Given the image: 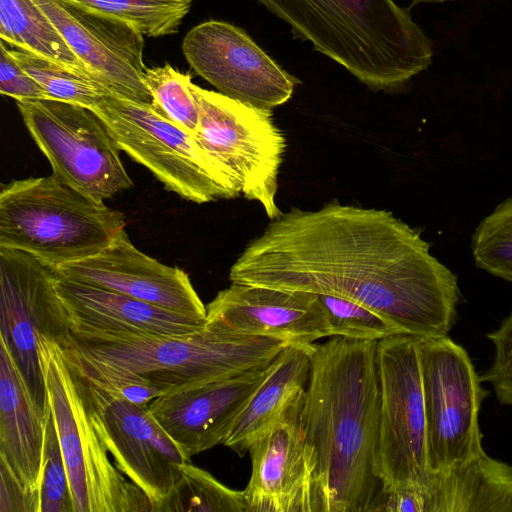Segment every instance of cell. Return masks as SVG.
Wrapping results in <instances>:
<instances>
[{"label":"cell","mask_w":512,"mask_h":512,"mask_svg":"<svg viewBox=\"0 0 512 512\" xmlns=\"http://www.w3.org/2000/svg\"><path fill=\"white\" fill-rule=\"evenodd\" d=\"M0 93L15 101L51 99L15 60L3 41L0 42Z\"/></svg>","instance_id":"obj_34"},{"label":"cell","mask_w":512,"mask_h":512,"mask_svg":"<svg viewBox=\"0 0 512 512\" xmlns=\"http://www.w3.org/2000/svg\"><path fill=\"white\" fill-rule=\"evenodd\" d=\"M380 423L375 471L383 491L425 488L427 431L420 363V338L398 334L377 341Z\"/></svg>","instance_id":"obj_8"},{"label":"cell","mask_w":512,"mask_h":512,"mask_svg":"<svg viewBox=\"0 0 512 512\" xmlns=\"http://www.w3.org/2000/svg\"><path fill=\"white\" fill-rule=\"evenodd\" d=\"M92 110L104 121L121 151L180 197L203 204L241 194L233 173L152 104L108 95Z\"/></svg>","instance_id":"obj_7"},{"label":"cell","mask_w":512,"mask_h":512,"mask_svg":"<svg viewBox=\"0 0 512 512\" xmlns=\"http://www.w3.org/2000/svg\"><path fill=\"white\" fill-rule=\"evenodd\" d=\"M191 91L199 110L195 141L233 173L245 198L258 202L270 220L279 217L276 195L286 140L271 110L193 82Z\"/></svg>","instance_id":"obj_11"},{"label":"cell","mask_w":512,"mask_h":512,"mask_svg":"<svg viewBox=\"0 0 512 512\" xmlns=\"http://www.w3.org/2000/svg\"><path fill=\"white\" fill-rule=\"evenodd\" d=\"M447 0H412L413 3H437V2H444Z\"/></svg>","instance_id":"obj_36"},{"label":"cell","mask_w":512,"mask_h":512,"mask_svg":"<svg viewBox=\"0 0 512 512\" xmlns=\"http://www.w3.org/2000/svg\"><path fill=\"white\" fill-rule=\"evenodd\" d=\"M58 275L57 268L27 252L0 247V340L44 413L48 396L41 347L64 346L71 335L56 290Z\"/></svg>","instance_id":"obj_9"},{"label":"cell","mask_w":512,"mask_h":512,"mask_svg":"<svg viewBox=\"0 0 512 512\" xmlns=\"http://www.w3.org/2000/svg\"><path fill=\"white\" fill-rule=\"evenodd\" d=\"M126 217L52 174L1 186L0 247L27 252L55 268L104 250Z\"/></svg>","instance_id":"obj_4"},{"label":"cell","mask_w":512,"mask_h":512,"mask_svg":"<svg viewBox=\"0 0 512 512\" xmlns=\"http://www.w3.org/2000/svg\"><path fill=\"white\" fill-rule=\"evenodd\" d=\"M60 276L179 313L206 318L188 274L140 251L125 229L100 253L57 268Z\"/></svg>","instance_id":"obj_18"},{"label":"cell","mask_w":512,"mask_h":512,"mask_svg":"<svg viewBox=\"0 0 512 512\" xmlns=\"http://www.w3.org/2000/svg\"><path fill=\"white\" fill-rule=\"evenodd\" d=\"M15 102L59 181L99 202L133 186L121 149L94 110L51 99Z\"/></svg>","instance_id":"obj_10"},{"label":"cell","mask_w":512,"mask_h":512,"mask_svg":"<svg viewBox=\"0 0 512 512\" xmlns=\"http://www.w3.org/2000/svg\"><path fill=\"white\" fill-rule=\"evenodd\" d=\"M89 75L111 95L152 104L144 83V35L119 18L62 0H32Z\"/></svg>","instance_id":"obj_15"},{"label":"cell","mask_w":512,"mask_h":512,"mask_svg":"<svg viewBox=\"0 0 512 512\" xmlns=\"http://www.w3.org/2000/svg\"><path fill=\"white\" fill-rule=\"evenodd\" d=\"M231 283L334 295L379 313L405 334L448 336L458 278L392 212L330 202L271 220L230 268Z\"/></svg>","instance_id":"obj_1"},{"label":"cell","mask_w":512,"mask_h":512,"mask_svg":"<svg viewBox=\"0 0 512 512\" xmlns=\"http://www.w3.org/2000/svg\"><path fill=\"white\" fill-rule=\"evenodd\" d=\"M205 326L232 335L310 344L332 337L317 294L231 283L206 306Z\"/></svg>","instance_id":"obj_17"},{"label":"cell","mask_w":512,"mask_h":512,"mask_svg":"<svg viewBox=\"0 0 512 512\" xmlns=\"http://www.w3.org/2000/svg\"><path fill=\"white\" fill-rule=\"evenodd\" d=\"M39 492L27 489L11 472L0 462V512H39Z\"/></svg>","instance_id":"obj_35"},{"label":"cell","mask_w":512,"mask_h":512,"mask_svg":"<svg viewBox=\"0 0 512 512\" xmlns=\"http://www.w3.org/2000/svg\"><path fill=\"white\" fill-rule=\"evenodd\" d=\"M273 361L240 374L170 391L152 400L148 410L191 458L223 444L270 373Z\"/></svg>","instance_id":"obj_16"},{"label":"cell","mask_w":512,"mask_h":512,"mask_svg":"<svg viewBox=\"0 0 512 512\" xmlns=\"http://www.w3.org/2000/svg\"><path fill=\"white\" fill-rule=\"evenodd\" d=\"M425 512H512V465L484 451L432 474Z\"/></svg>","instance_id":"obj_22"},{"label":"cell","mask_w":512,"mask_h":512,"mask_svg":"<svg viewBox=\"0 0 512 512\" xmlns=\"http://www.w3.org/2000/svg\"><path fill=\"white\" fill-rule=\"evenodd\" d=\"M486 337L494 346V358L480 380L491 384L500 404L512 406V312Z\"/></svg>","instance_id":"obj_33"},{"label":"cell","mask_w":512,"mask_h":512,"mask_svg":"<svg viewBox=\"0 0 512 512\" xmlns=\"http://www.w3.org/2000/svg\"><path fill=\"white\" fill-rule=\"evenodd\" d=\"M315 344H292L274 358L273 367L229 432L223 445L243 457L292 401L306 390Z\"/></svg>","instance_id":"obj_23"},{"label":"cell","mask_w":512,"mask_h":512,"mask_svg":"<svg viewBox=\"0 0 512 512\" xmlns=\"http://www.w3.org/2000/svg\"><path fill=\"white\" fill-rule=\"evenodd\" d=\"M256 1L372 91H401L432 63V41L395 0Z\"/></svg>","instance_id":"obj_3"},{"label":"cell","mask_w":512,"mask_h":512,"mask_svg":"<svg viewBox=\"0 0 512 512\" xmlns=\"http://www.w3.org/2000/svg\"><path fill=\"white\" fill-rule=\"evenodd\" d=\"M39 496V512H74L67 468L49 404L45 413Z\"/></svg>","instance_id":"obj_32"},{"label":"cell","mask_w":512,"mask_h":512,"mask_svg":"<svg viewBox=\"0 0 512 512\" xmlns=\"http://www.w3.org/2000/svg\"><path fill=\"white\" fill-rule=\"evenodd\" d=\"M70 363L77 373L92 424L114 465L145 493L152 512H157L176 483L180 466L190 458L158 424L148 406L115 395Z\"/></svg>","instance_id":"obj_13"},{"label":"cell","mask_w":512,"mask_h":512,"mask_svg":"<svg viewBox=\"0 0 512 512\" xmlns=\"http://www.w3.org/2000/svg\"><path fill=\"white\" fill-rule=\"evenodd\" d=\"M182 51L194 71L220 93L258 108L271 110L286 103L299 83L245 31L224 21L192 28Z\"/></svg>","instance_id":"obj_14"},{"label":"cell","mask_w":512,"mask_h":512,"mask_svg":"<svg viewBox=\"0 0 512 512\" xmlns=\"http://www.w3.org/2000/svg\"><path fill=\"white\" fill-rule=\"evenodd\" d=\"M247 512L243 490L231 489L191 462L180 466L179 477L157 512Z\"/></svg>","instance_id":"obj_25"},{"label":"cell","mask_w":512,"mask_h":512,"mask_svg":"<svg viewBox=\"0 0 512 512\" xmlns=\"http://www.w3.org/2000/svg\"><path fill=\"white\" fill-rule=\"evenodd\" d=\"M305 391L248 449L252 468L243 490L247 512H310L311 476L302 427Z\"/></svg>","instance_id":"obj_19"},{"label":"cell","mask_w":512,"mask_h":512,"mask_svg":"<svg viewBox=\"0 0 512 512\" xmlns=\"http://www.w3.org/2000/svg\"><path fill=\"white\" fill-rule=\"evenodd\" d=\"M128 22L146 37L179 31L193 0H62Z\"/></svg>","instance_id":"obj_27"},{"label":"cell","mask_w":512,"mask_h":512,"mask_svg":"<svg viewBox=\"0 0 512 512\" xmlns=\"http://www.w3.org/2000/svg\"><path fill=\"white\" fill-rule=\"evenodd\" d=\"M56 290L68 313L70 336L74 338L178 336L205 326L203 318L60 275Z\"/></svg>","instance_id":"obj_20"},{"label":"cell","mask_w":512,"mask_h":512,"mask_svg":"<svg viewBox=\"0 0 512 512\" xmlns=\"http://www.w3.org/2000/svg\"><path fill=\"white\" fill-rule=\"evenodd\" d=\"M317 295L332 336L379 341L393 335L405 334L385 317L357 302L334 295Z\"/></svg>","instance_id":"obj_31"},{"label":"cell","mask_w":512,"mask_h":512,"mask_svg":"<svg viewBox=\"0 0 512 512\" xmlns=\"http://www.w3.org/2000/svg\"><path fill=\"white\" fill-rule=\"evenodd\" d=\"M8 49L52 100L93 109L104 97L111 95L105 87L85 72L22 48Z\"/></svg>","instance_id":"obj_26"},{"label":"cell","mask_w":512,"mask_h":512,"mask_svg":"<svg viewBox=\"0 0 512 512\" xmlns=\"http://www.w3.org/2000/svg\"><path fill=\"white\" fill-rule=\"evenodd\" d=\"M377 341L315 344L302 408L310 512H380Z\"/></svg>","instance_id":"obj_2"},{"label":"cell","mask_w":512,"mask_h":512,"mask_svg":"<svg viewBox=\"0 0 512 512\" xmlns=\"http://www.w3.org/2000/svg\"><path fill=\"white\" fill-rule=\"evenodd\" d=\"M428 465L432 473L483 450L479 412L489 392L467 351L448 336L420 338Z\"/></svg>","instance_id":"obj_12"},{"label":"cell","mask_w":512,"mask_h":512,"mask_svg":"<svg viewBox=\"0 0 512 512\" xmlns=\"http://www.w3.org/2000/svg\"><path fill=\"white\" fill-rule=\"evenodd\" d=\"M48 404L69 477L74 512H152L145 493L109 459L63 347L44 343Z\"/></svg>","instance_id":"obj_6"},{"label":"cell","mask_w":512,"mask_h":512,"mask_svg":"<svg viewBox=\"0 0 512 512\" xmlns=\"http://www.w3.org/2000/svg\"><path fill=\"white\" fill-rule=\"evenodd\" d=\"M471 252L478 268L512 283V196L480 221L471 237Z\"/></svg>","instance_id":"obj_28"},{"label":"cell","mask_w":512,"mask_h":512,"mask_svg":"<svg viewBox=\"0 0 512 512\" xmlns=\"http://www.w3.org/2000/svg\"><path fill=\"white\" fill-rule=\"evenodd\" d=\"M144 83L152 96L153 107L194 137L199 123V110L191 91L190 74L165 64L146 68Z\"/></svg>","instance_id":"obj_29"},{"label":"cell","mask_w":512,"mask_h":512,"mask_svg":"<svg viewBox=\"0 0 512 512\" xmlns=\"http://www.w3.org/2000/svg\"><path fill=\"white\" fill-rule=\"evenodd\" d=\"M69 360L89 380L132 403L147 407L165 394L140 374L99 360L77 350L69 343L62 346Z\"/></svg>","instance_id":"obj_30"},{"label":"cell","mask_w":512,"mask_h":512,"mask_svg":"<svg viewBox=\"0 0 512 512\" xmlns=\"http://www.w3.org/2000/svg\"><path fill=\"white\" fill-rule=\"evenodd\" d=\"M71 346L132 370L168 393L271 362L289 344L283 340L222 333L207 326L178 336L74 338Z\"/></svg>","instance_id":"obj_5"},{"label":"cell","mask_w":512,"mask_h":512,"mask_svg":"<svg viewBox=\"0 0 512 512\" xmlns=\"http://www.w3.org/2000/svg\"><path fill=\"white\" fill-rule=\"evenodd\" d=\"M0 38L11 47L28 50L89 75L58 29L32 0H0Z\"/></svg>","instance_id":"obj_24"},{"label":"cell","mask_w":512,"mask_h":512,"mask_svg":"<svg viewBox=\"0 0 512 512\" xmlns=\"http://www.w3.org/2000/svg\"><path fill=\"white\" fill-rule=\"evenodd\" d=\"M45 413L37 406L0 340V462L29 490L39 492Z\"/></svg>","instance_id":"obj_21"}]
</instances>
